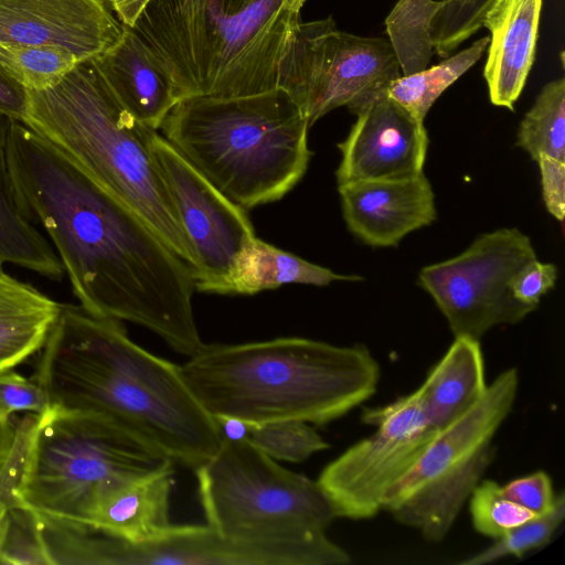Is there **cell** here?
Segmentation results:
<instances>
[{
	"mask_svg": "<svg viewBox=\"0 0 565 565\" xmlns=\"http://www.w3.org/2000/svg\"><path fill=\"white\" fill-rule=\"evenodd\" d=\"M26 92L22 122L137 213L192 269L196 256L154 154L157 130L119 103L94 60L78 62L52 87Z\"/></svg>",
	"mask_w": 565,
	"mask_h": 565,
	"instance_id": "obj_4",
	"label": "cell"
},
{
	"mask_svg": "<svg viewBox=\"0 0 565 565\" xmlns=\"http://www.w3.org/2000/svg\"><path fill=\"white\" fill-rule=\"evenodd\" d=\"M14 428L11 422L0 419V463L8 454L13 438Z\"/></svg>",
	"mask_w": 565,
	"mask_h": 565,
	"instance_id": "obj_42",
	"label": "cell"
},
{
	"mask_svg": "<svg viewBox=\"0 0 565 565\" xmlns=\"http://www.w3.org/2000/svg\"><path fill=\"white\" fill-rule=\"evenodd\" d=\"M152 145L196 256L191 269L194 287L200 292L222 295L238 255L255 237L246 210L214 188L157 131Z\"/></svg>",
	"mask_w": 565,
	"mask_h": 565,
	"instance_id": "obj_13",
	"label": "cell"
},
{
	"mask_svg": "<svg viewBox=\"0 0 565 565\" xmlns=\"http://www.w3.org/2000/svg\"><path fill=\"white\" fill-rule=\"evenodd\" d=\"M28 107V92L0 66V111L23 121Z\"/></svg>",
	"mask_w": 565,
	"mask_h": 565,
	"instance_id": "obj_39",
	"label": "cell"
},
{
	"mask_svg": "<svg viewBox=\"0 0 565 565\" xmlns=\"http://www.w3.org/2000/svg\"><path fill=\"white\" fill-rule=\"evenodd\" d=\"M41 350L32 379L46 392L49 411L103 417L193 470L220 447V426L180 365L139 347L120 321L62 305Z\"/></svg>",
	"mask_w": 565,
	"mask_h": 565,
	"instance_id": "obj_2",
	"label": "cell"
},
{
	"mask_svg": "<svg viewBox=\"0 0 565 565\" xmlns=\"http://www.w3.org/2000/svg\"><path fill=\"white\" fill-rule=\"evenodd\" d=\"M180 373L214 419L232 417L250 426L289 419L326 425L366 402L381 376L363 344L299 337L205 344Z\"/></svg>",
	"mask_w": 565,
	"mask_h": 565,
	"instance_id": "obj_3",
	"label": "cell"
},
{
	"mask_svg": "<svg viewBox=\"0 0 565 565\" xmlns=\"http://www.w3.org/2000/svg\"><path fill=\"white\" fill-rule=\"evenodd\" d=\"M338 190L348 228L371 246H395L436 218L434 191L424 172L344 183Z\"/></svg>",
	"mask_w": 565,
	"mask_h": 565,
	"instance_id": "obj_17",
	"label": "cell"
},
{
	"mask_svg": "<svg viewBox=\"0 0 565 565\" xmlns=\"http://www.w3.org/2000/svg\"><path fill=\"white\" fill-rule=\"evenodd\" d=\"M167 459L103 417L49 411L40 416L19 500L34 512L83 523L109 483Z\"/></svg>",
	"mask_w": 565,
	"mask_h": 565,
	"instance_id": "obj_8",
	"label": "cell"
},
{
	"mask_svg": "<svg viewBox=\"0 0 565 565\" xmlns=\"http://www.w3.org/2000/svg\"><path fill=\"white\" fill-rule=\"evenodd\" d=\"M93 60L119 103L150 129H159L180 100L159 60L130 26L122 24L118 42Z\"/></svg>",
	"mask_w": 565,
	"mask_h": 565,
	"instance_id": "obj_20",
	"label": "cell"
},
{
	"mask_svg": "<svg viewBox=\"0 0 565 565\" xmlns=\"http://www.w3.org/2000/svg\"><path fill=\"white\" fill-rule=\"evenodd\" d=\"M6 509L0 505V532H1V527H2V522H3V518H4V514H6Z\"/></svg>",
	"mask_w": 565,
	"mask_h": 565,
	"instance_id": "obj_43",
	"label": "cell"
},
{
	"mask_svg": "<svg viewBox=\"0 0 565 565\" xmlns=\"http://www.w3.org/2000/svg\"><path fill=\"white\" fill-rule=\"evenodd\" d=\"M175 463L159 466L114 480L96 498L83 523L128 543H143L170 524V498Z\"/></svg>",
	"mask_w": 565,
	"mask_h": 565,
	"instance_id": "obj_18",
	"label": "cell"
},
{
	"mask_svg": "<svg viewBox=\"0 0 565 565\" xmlns=\"http://www.w3.org/2000/svg\"><path fill=\"white\" fill-rule=\"evenodd\" d=\"M489 40V36H483L437 65L399 76L388 85L386 96L424 122L436 99L481 58Z\"/></svg>",
	"mask_w": 565,
	"mask_h": 565,
	"instance_id": "obj_25",
	"label": "cell"
},
{
	"mask_svg": "<svg viewBox=\"0 0 565 565\" xmlns=\"http://www.w3.org/2000/svg\"><path fill=\"white\" fill-rule=\"evenodd\" d=\"M469 510L475 530L493 540L535 516L511 501L502 486L493 480H483L475 487L469 497Z\"/></svg>",
	"mask_w": 565,
	"mask_h": 565,
	"instance_id": "obj_31",
	"label": "cell"
},
{
	"mask_svg": "<svg viewBox=\"0 0 565 565\" xmlns=\"http://www.w3.org/2000/svg\"><path fill=\"white\" fill-rule=\"evenodd\" d=\"M220 426L222 438L226 440H243L248 438L250 425L232 417L215 418Z\"/></svg>",
	"mask_w": 565,
	"mask_h": 565,
	"instance_id": "obj_41",
	"label": "cell"
},
{
	"mask_svg": "<svg viewBox=\"0 0 565 565\" xmlns=\"http://www.w3.org/2000/svg\"><path fill=\"white\" fill-rule=\"evenodd\" d=\"M3 263L0 260V269L3 268Z\"/></svg>",
	"mask_w": 565,
	"mask_h": 565,
	"instance_id": "obj_44",
	"label": "cell"
},
{
	"mask_svg": "<svg viewBox=\"0 0 565 565\" xmlns=\"http://www.w3.org/2000/svg\"><path fill=\"white\" fill-rule=\"evenodd\" d=\"M402 75L388 40L340 31L327 18L299 24L280 63L277 88L311 127L342 106L356 115L386 95L388 85Z\"/></svg>",
	"mask_w": 565,
	"mask_h": 565,
	"instance_id": "obj_10",
	"label": "cell"
},
{
	"mask_svg": "<svg viewBox=\"0 0 565 565\" xmlns=\"http://www.w3.org/2000/svg\"><path fill=\"white\" fill-rule=\"evenodd\" d=\"M121 33L105 0H0V42L56 45L83 61L108 51Z\"/></svg>",
	"mask_w": 565,
	"mask_h": 565,
	"instance_id": "obj_16",
	"label": "cell"
},
{
	"mask_svg": "<svg viewBox=\"0 0 565 565\" xmlns=\"http://www.w3.org/2000/svg\"><path fill=\"white\" fill-rule=\"evenodd\" d=\"M543 0H494L482 20L491 36L483 76L493 105L514 110L532 68Z\"/></svg>",
	"mask_w": 565,
	"mask_h": 565,
	"instance_id": "obj_19",
	"label": "cell"
},
{
	"mask_svg": "<svg viewBox=\"0 0 565 565\" xmlns=\"http://www.w3.org/2000/svg\"><path fill=\"white\" fill-rule=\"evenodd\" d=\"M516 145L533 160L547 156L565 161V79H554L542 88L520 122Z\"/></svg>",
	"mask_w": 565,
	"mask_h": 565,
	"instance_id": "obj_27",
	"label": "cell"
},
{
	"mask_svg": "<svg viewBox=\"0 0 565 565\" xmlns=\"http://www.w3.org/2000/svg\"><path fill=\"white\" fill-rule=\"evenodd\" d=\"M248 439L273 459L294 463L330 447L311 424L297 419L252 425Z\"/></svg>",
	"mask_w": 565,
	"mask_h": 565,
	"instance_id": "obj_29",
	"label": "cell"
},
{
	"mask_svg": "<svg viewBox=\"0 0 565 565\" xmlns=\"http://www.w3.org/2000/svg\"><path fill=\"white\" fill-rule=\"evenodd\" d=\"M40 415L28 413L17 425L11 446L0 463V505L6 510L22 507L18 490L24 476Z\"/></svg>",
	"mask_w": 565,
	"mask_h": 565,
	"instance_id": "obj_34",
	"label": "cell"
},
{
	"mask_svg": "<svg viewBox=\"0 0 565 565\" xmlns=\"http://www.w3.org/2000/svg\"><path fill=\"white\" fill-rule=\"evenodd\" d=\"M310 126L280 88L181 98L162 137L214 188L244 210L284 198L305 175Z\"/></svg>",
	"mask_w": 565,
	"mask_h": 565,
	"instance_id": "obj_6",
	"label": "cell"
},
{
	"mask_svg": "<svg viewBox=\"0 0 565 565\" xmlns=\"http://www.w3.org/2000/svg\"><path fill=\"white\" fill-rule=\"evenodd\" d=\"M536 161L541 171L545 207L557 221L563 222L565 216V161L543 154Z\"/></svg>",
	"mask_w": 565,
	"mask_h": 565,
	"instance_id": "obj_38",
	"label": "cell"
},
{
	"mask_svg": "<svg viewBox=\"0 0 565 565\" xmlns=\"http://www.w3.org/2000/svg\"><path fill=\"white\" fill-rule=\"evenodd\" d=\"M9 162L18 191L57 254L79 306L139 324L188 358L206 343L190 266L130 207L19 120Z\"/></svg>",
	"mask_w": 565,
	"mask_h": 565,
	"instance_id": "obj_1",
	"label": "cell"
},
{
	"mask_svg": "<svg viewBox=\"0 0 565 565\" xmlns=\"http://www.w3.org/2000/svg\"><path fill=\"white\" fill-rule=\"evenodd\" d=\"M445 6L431 22L434 50L440 57L449 56L481 26L494 0H443Z\"/></svg>",
	"mask_w": 565,
	"mask_h": 565,
	"instance_id": "obj_33",
	"label": "cell"
},
{
	"mask_svg": "<svg viewBox=\"0 0 565 565\" xmlns=\"http://www.w3.org/2000/svg\"><path fill=\"white\" fill-rule=\"evenodd\" d=\"M518 388L516 369L500 373L473 407L436 433L388 491L383 511L426 541H443L493 460L494 436L513 408Z\"/></svg>",
	"mask_w": 565,
	"mask_h": 565,
	"instance_id": "obj_9",
	"label": "cell"
},
{
	"mask_svg": "<svg viewBox=\"0 0 565 565\" xmlns=\"http://www.w3.org/2000/svg\"><path fill=\"white\" fill-rule=\"evenodd\" d=\"M108 2L119 21L131 28L149 0H108Z\"/></svg>",
	"mask_w": 565,
	"mask_h": 565,
	"instance_id": "obj_40",
	"label": "cell"
},
{
	"mask_svg": "<svg viewBox=\"0 0 565 565\" xmlns=\"http://www.w3.org/2000/svg\"><path fill=\"white\" fill-rule=\"evenodd\" d=\"M362 419L375 430L329 462L317 479L337 518L369 520L383 511L388 491L438 431L429 423L417 390L366 409Z\"/></svg>",
	"mask_w": 565,
	"mask_h": 565,
	"instance_id": "obj_12",
	"label": "cell"
},
{
	"mask_svg": "<svg viewBox=\"0 0 565 565\" xmlns=\"http://www.w3.org/2000/svg\"><path fill=\"white\" fill-rule=\"evenodd\" d=\"M556 279L555 265L534 259L516 274L510 290L516 300L537 308L541 298L554 288Z\"/></svg>",
	"mask_w": 565,
	"mask_h": 565,
	"instance_id": "obj_37",
	"label": "cell"
},
{
	"mask_svg": "<svg viewBox=\"0 0 565 565\" xmlns=\"http://www.w3.org/2000/svg\"><path fill=\"white\" fill-rule=\"evenodd\" d=\"M306 0H149L131 26L180 97L277 88Z\"/></svg>",
	"mask_w": 565,
	"mask_h": 565,
	"instance_id": "obj_5",
	"label": "cell"
},
{
	"mask_svg": "<svg viewBox=\"0 0 565 565\" xmlns=\"http://www.w3.org/2000/svg\"><path fill=\"white\" fill-rule=\"evenodd\" d=\"M341 275L277 248L256 236L238 255L222 295H255L286 284L327 286L338 280H362Z\"/></svg>",
	"mask_w": 565,
	"mask_h": 565,
	"instance_id": "obj_24",
	"label": "cell"
},
{
	"mask_svg": "<svg viewBox=\"0 0 565 565\" xmlns=\"http://www.w3.org/2000/svg\"><path fill=\"white\" fill-rule=\"evenodd\" d=\"M487 386L479 340L456 337L417 391L429 423L439 431L473 407Z\"/></svg>",
	"mask_w": 565,
	"mask_h": 565,
	"instance_id": "obj_22",
	"label": "cell"
},
{
	"mask_svg": "<svg viewBox=\"0 0 565 565\" xmlns=\"http://www.w3.org/2000/svg\"><path fill=\"white\" fill-rule=\"evenodd\" d=\"M565 515V497L559 493L556 503L548 512L535 515L511 529L484 548L460 562L463 565H482L498 559L515 556L522 557L526 552L548 543Z\"/></svg>",
	"mask_w": 565,
	"mask_h": 565,
	"instance_id": "obj_30",
	"label": "cell"
},
{
	"mask_svg": "<svg viewBox=\"0 0 565 565\" xmlns=\"http://www.w3.org/2000/svg\"><path fill=\"white\" fill-rule=\"evenodd\" d=\"M443 0H398L385 19L388 42L403 75L427 67L434 51L431 22Z\"/></svg>",
	"mask_w": 565,
	"mask_h": 565,
	"instance_id": "obj_26",
	"label": "cell"
},
{
	"mask_svg": "<svg viewBox=\"0 0 565 565\" xmlns=\"http://www.w3.org/2000/svg\"><path fill=\"white\" fill-rule=\"evenodd\" d=\"M194 472L206 524L226 537H308L338 519L317 480L284 468L248 438L223 439Z\"/></svg>",
	"mask_w": 565,
	"mask_h": 565,
	"instance_id": "obj_7",
	"label": "cell"
},
{
	"mask_svg": "<svg viewBox=\"0 0 565 565\" xmlns=\"http://www.w3.org/2000/svg\"><path fill=\"white\" fill-rule=\"evenodd\" d=\"M350 554L326 533L301 539L243 541L207 524H170L143 543L110 537L105 565H344Z\"/></svg>",
	"mask_w": 565,
	"mask_h": 565,
	"instance_id": "obj_14",
	"label": "cell"
},
{
	"mask_svg": "<svg viewBox=\"0 0 565 565\" xmlns=\"http://www.w3.org/2000/svg\"><path fill=\"white\" fill-rule=\"evenodd\" d=\"M502 491L511 501L535 515L548 512L557 499L550 476L542 470L511 480L502 486Z\"/></svg>",
	"mask_w": 565,
	"mask_h": 565,
	"instance_id": "obj_36",
	"label": "cell"
},
{
	"mask_svg": "<svg viewBox=\"0 0 565 565\" xmlns=\"http://www.w3.org/2000/svg\"><path fill=\"white\" fill-rule=\"evenodd\" d=\"M14 120L0 111V260L60 281L65 275L62 263L38 230L11 172L8 145Z\"/></svg>",
	"mask_w": 565,
	"mask_h": 565,
	"instance_id": "obj_21",
	"label": "cell"
},
{
	"mask_svg": "<svg viewBox=\"0 0 565 565\" xmlns=\"http://www.w3.org/2000/svg\"><path fill=\"white\" fill-rule=\"evenodd\" d=\"M536 259L529 236L516 228L480 235L461 254L422 268L418 284L433 298L456 337L480 338L514 324L536 308L516 300L510 284Z\"/></svg>",
	"mask_w": 565,
	"mask_h": 565,
	"instance_id": "obj_11",
	"label": "cell"
},
{
	"mask_svg": "<svg viewBox=\"0 0 565 565\" xmlns=\"http://www.w3.org/2000/svg\"><path fill=\"white\" fill-rule=\"evenodd\" d=\"M15 412L41 416L49 412V398L34 379H26L9 369L0 372V419L10 422Z\"/></svg>",
	"mask_w": 565,
	"mask_h": 565,
	"instance_id": "obj_35",
	"label": "cell"
},
{
	"mask_svg": "<svg viewBox=\"0 0 565 565\" xmlns=\"http://www.w3.org/2000/svg\"><path fill=\"white\" fill-rule=\"evenodd\" d=\"M79 58L56 45L0 42V66L26 90H42L56 85Z\"/></svg>",
	"mask_w": 565,
	"mask_h": 565,
	"instance_id": "obj_28",
	"label": "cell"
},
{
	"mask_svg": "<svg viewBox=\"0 0 565 565\" xmlns=\"http://www.w3.org/2000/svg\"><path fill=\"white\" fill-rule=\"evenodd\" d=\"M50 565L38 515L18 507L6 511L0 532V565Z\"/></svg>",
	"mask_w": 565,
	"mask_h": 565,
	"instance_id": "obj_32",
	"label": "cell"
},
{
	"mask_svg": "<svg viewBox=\"0 0 565 565\" xmlns=\"http://www.w3.org/2000/svg\"><path fill=\"white\" fill-rule=\"evenodd\" d=\"M355 116L347 139L338 145L341 151L335 171L338 185L424 172L428 148L424 122L386 95Z\"/></svg>",
	"mask_w": 565,
	"mask_h": 565,
	"instance_id": "obj_15",
	"label": "cell"
},
{
	"mask_svg": "<svg viewBox=\"0 0 565 565\" xmlns=\"http://www.w3.org/2000/svg\"><path fill=\"white\" fill-rule=\"evenodd\" d=\"M61 303L0 269V372L40 351Z\"/></svg>",
	"mask_w": 565,
	"mask_h": 565,
	"instance_id": "obj_23",
	"label": "cell"
}]
</instances>
